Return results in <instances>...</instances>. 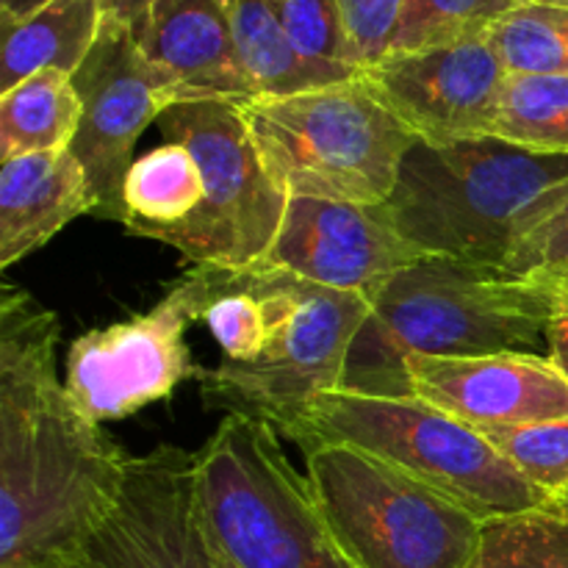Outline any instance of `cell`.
<instances>
[{"label":"cell","mask_w":568,"mask_h":568,"mask_svg":"<svg viewBox=\"0 0 568 568\" xmlns=\"http://www.w3.org/2000/svg\"><path fill=\"white\" fill-rule=\"evenodd\" d=\"M44 3H50V0H0V20H20L31 11L42 9Z\"/></svg>","instance_id":"obj_34"},{"label":"cell","mask_w":568,"mask_h":568,"mask_svg":"<svg viewBox=\"0 0 568 568\" xmlns=\"http://www.w3.org/2000/svg\"><path fill=\"white\" fill-rule=\"evenodd\" d=\"M358 78L416 142L444 148L494 136L508 70L480 37L392 53L361 70Z\"/></svg>","instance_id":"obj_13"},{"label":"cell","mask_w":568,"mask_h":568,"mask_svg":"<svg viewBox=\"0 0 568 568\" xmlns=\"http://www.w3.org/2000/svg\"><path fill=\"white\" fill-rule=\"evenodd\" d=\"M205 327L231 364H253L270 342V316L250 272L216 270V288L203 311Z\"/></svg>","instance_id":"obj_26"},{"label":"cell","mask_w":568,"mask_h":568,"mask_svg":"<svg viewBox=\"0 0 568 568\" xmlns=\"http://www.w3.org/2000/svg\"><path fill=\"white\" fill-rule=\"evenodd\" d=\"M521 477L564 503L568 494V419L475 427Z\"/></svg>","instance_id":"obj_27"},{"label":"cell","mask_w":568,"mask_h":568,"mask_svg":"<svg viewBox=\"0 0 568 568\" xmlns=\"http://www.w3.org/2000/svg\"><path fill=\"white\" fill-rule=\"evenodd\" d=\"M131 31L144 59L175 81L181 103L255 98L220 0H155Z\"/></svg>","instance_id":"obj_16"},{"label":"cell","mask_w":568,"mask_h":568,"mask_svg":"<svg viewBox=\"0 0 568 568\" xmlns=\"http://www.w3.org/2000/svg\"><path fill=\"white\" fill-rule=\"evenodd\" d=\"M564 300H568V297H564ZM558 303H560V300H558Z\"/></svg>","instance_id":"obj_37"},{"label":"cell","mask_w":568,"mask_h":568,"mask_svg":"<svg viewBox=\"0 0 568 568\" xmlns=\"http://www.w3.org/2000/svg\"><path fill=\"white\" fill-rule=\"evenodd\" d=\"M508 75H568V9L549 3L516 6L486 33Z\"/></svg>","instance_id":"obj_24"},{"label":"cell","mask_w":568,"mask_h":568,"mask_svg":"<svg viewBox=\"0 0 568 568\" xmlns=\"http://www.w3.org/2000/svg\"><path fill=\"white\" fill-rule=\"evenodd\" d=\"M503 272L568 297V200L521 239Z\"/></svg>","instance_id":"obj_29"},{"label":"cell","mask_w":568,"mask_h":568,"mask_svg":"<svg viewBox=\"0 0 568 568\" xmlns=\"http://www.w3.org/2000/svg\"><path fill=\"white\" fill-rule=\"evenodd\" d=\"M494 139L544 155H568V75H508Z\"/></svg>","instance_id":"obj_22"},{"label":"cell","mask_w":568,"mask_h":568,"mask_svg":"<svg viewBox=\"0 0 568 568\" xmlns=\"http://www.w3.org/2000/svg\"><path fill=\"white\" fill-rule=\"evenodd\" d=\"M410 397L471 427L568 419V377L549 355H410Z\"/></svg>","instance_id":"obj_15"},{"label":"cell","mask_w":568,"mask_h":568,"mask_svg":"<svg viewBox=\"0 0 568 568\" xmlns=\"http://www.w3.org/2000/svg\"><path fill=\"white\" fill-rule=\"evenodd\" d=\"M83 105L72 75L44 70L0 94V159L64 153L81 128Z\"/></svg>","instance_id":"obj_21"},{"label":"cell","mask_w":568,"mask_h":568,"mask_svg":"<svg viewBox=\"0 0 568 568\" xmlns=\"http://www.w3.org/2000/svg\"><path fill=\"white\" fill-rule=\"evenodd\" d=\"M427 258L394 225L386 203L288 197L283 225L261 264L336 292L372 294Z\"/></svg>","instance_id":"obj_14"},{"label":"cell","mask_w":568,"mask_h":568,"mask_svg":"<svg viewBox=\"0 0 568 568\" xmlns=\"http://www.w3.org/2000/svg\"><path fill=\"white\" fill-rule=\"evenodd\" d=\"M197 455L205 521L239 568H358L266 422L227 414Z\"/></svg>","instance_id":"obj_6"},{"label":"cell","mask_w":568,"mask_h":568,"mask_svg":"<svg viewBox=\"0 0 568 568\" xmlns=\"http://www.w3.org/2000/svg\"><path fill=\"white\" fill-rule=\"evenodd\" d=\"M3 568H92V564L87 560V555L72 552V555H53V558H42V560H28V564H17V566H3Z\"/></svg>","instance_id":"obj_33"},{"label":"cell","mask_w":568,"mask_h":568,"mask_svg":"<svg viewBox=\"0 0 568 568\" xmlns=\"http://www.w3.org/2000/svg\"><path fill=\"white\" fill-rule=\"evenodd\" d=\"M311 497L358 568H466L483 521L388 460L333 442H300Z\"/></svg>","instance_id":"obj_7"},{"label":"cell","mask_w":568,"mask_h":568,"mask_svg":"<svg viewBox=\"0 0 568 568\" xmlns=\"http://www.w3.org/2000/svg\"><path fill=\"white\" fill-rule=\"evenodd\" d=\"M205 200L203 172L183 144L164 142L131 164L122 189L125 231L159 239L197 214Z\"/></svg>","instance_id":"obj_20"},{"label":"cell","mask_w":568,"mask_h":568,"mask_svg":"<svg viewBox=\"0 0 568 568\" xmlns=\"http://www.w3.org/2000/svg\"><path fill=\"white\" fill-rule=\"evenodd\" d=\"M161 133L194 155L205 200L183 225L155 242L175 247L192 266L244 272L266 261L283 225L288 194L270 175L236 100H192L161 114Z\"/></svg>","instance_id":"obj_9"},{"label":"cell","mask_w":568,"mask_h":568,"mask_svg":"<svg viewBox=\"0 0 568 568\" xmlns=\"http://www.w3.org/2000/svg\"><path fill=\"white\" fill-rule=\"evenodd\" d=\"M92 209L89 181L70 150L6 159L0 166V270L37 253Z\"/></svg>","instance_id":"obj_17"},{"label":"cell","mask_w":568,"mask_h":568,"mask_svg":"<svg viewBox=\"0 0 568 568\" xmlns=\"http://www.w3.org/2000/svg\"><path fill=\"white\" fill-rule=\"evenodd\" d=\"M250 272L270 316V342L253 364L200 369L205 408L286 433L305 405L342 388L349 347L372 311L369 294L336 292L258 264Z\"/></svg>","instance_id":"obj_8"},{"label":"cell","mask_w":568,"mask_h":568,"mask_svg":"<svg viewBox=\"0 0 568 568\" xmlns=\"http://www.w3.org/2000/svg\"><path fill=\"white\" fill-rule=\"evenodd\" d=\"M349 50L358 70L377 64L392 50L405 0H338Z\"/></svg>","instance_id":"obj_30"},{"label":"cell","mask_w":568,"mask_h":568,"mask_svg":"<svg viewBox=\"0 0 568 568\" xmlns=\"http://www.w3.org/2000/svg\"><path fill=\"white\" fill-rule=\"evenodd\" d=\"M349 347L344 392L410 397V355H549L558 297L491 266L427 255L369 294Z\"/></svg>","instance_id":"obj_2"},{"label":"cell","mask_w":568,"mask_h":568,"mask_svg":"<svg viewBox=\"0 0 568 568\" xmlns=\"http://www.w3.org/2000/svg\"><path fill=\"white\" fill-rule=\"evenodd\" d=\"M244 125L288 197L388 203L416 136L361 83L242 103Z\"/></svg>","instance_id":"obj_5"},{"label":"cell","mask_w":568,"mask_h":568,"mask_svg":"<svg viewBox=\"0 0 568 568\" xmlns=\"http://www.w3.org/2000/svg\"><path fill=\"white\" fill-rule=\"evenodd\" d=\"M83 555L92 568H239L205 521L197 455L172 444L131 458L120 499Z\"/></svg>","instance_id":"obj_12"},{"label":"cell","mask_w":568,"mask_h":568,"mask_svg":"<svg viewBox=\"0 0 568 568\" xmlns=\"http://www.w3.org/2000/svg\"><path fill=\"white\" fill-rule=\"evenodd\" d=\"M519 3L525 0H405L388 55L480 39Z\"/></svg>","instance_id":"obj_25"},{"label":"cell","mask_w":568,"mask_h":568,"mask_svg":"<svg viewBox=\"0 0 568 568\" xmlns=\"http://www.w3.org/2000/svg\"><path fill=\"white\" fill-rule=\"evenodd\" d=\"M288 39L305 59L325 67L358 70L349 50L338 0H270ZM361 72V70H358Z\"/></svg>","instance_id":"obj_28"},{"label":"cell","mask_w":568,"mask_h":568,"mask_svg":"<svg viewBox=\"0 0 568 568\" xmlns=\"http://www.w3.org/2000/svg\"><path fill=\"white\" fill-rule=\"evenodd\" d=\"M220 266L197 264L183 272L144 314L89 331L67 353V392L78 408L100 422H116L144 405L166 399L200 369L186 344L189 325L203 320Z\"/></svg>","instance_id":"obj_10"},{"label":"cell","mask_w":568,"mask_h":568,"mask_svg":"<svg viewBox=\"0 0 568 568\" xmlns=\"http://www.w3.org/2000/svg\"><path fill=\"white\" fill-rule=\"evenodd\" d=\"M59 336L53 311L0 286V568L81 552L131 464L55 375Z\"/></svg>","instance_id":"obj_1"},{"label":"cell","mask_w":568,"mask_h":568,"mask_svg":"<svg viewBox=\"0 0 568 568\" xmlns=\"http://www.w3.org/2000/svg\"><path fill=\"white\" fill-rule=\"evenodd\" d=\"M220 3L231 22L239 64L255 98H286L361 75L358 70L325 67L305 59L288 39L270 0H220Z\"/></svg>","instance_id":"obj_19"},{"label":"cell","mask_w":568,"mask_h":568,"mask_svg":"<svg viewBox=\"0 0 568 568\" xmlns=\"http://www.w3.org/2000/svg\"><path fill=\"white\" fill-rule=\"evenodd\" d=\"M83 114L70 153L83 166L92 192V216L125 222L122 189L133 148L150 122L181 103L175 81L150 64L133 39L131 26L103 14L98 42L72 75Z\"/></svg>","instance_id":"obj_11"},{"label":"cell","mask_w":568,"mask_h":568,"mask_svg":"<svg viewBox=\"0 0 568 568\" xmlns=\"http://www.w3.org/2000/svg\"><path fill=\"white\" fill-rule=\"evenodd\" d=\"M103 26L100 0H50L20 20H0V94L44 70L75 75Z\"/></svg>","instance_id":"obj_18"},{"label":"cell","mask_w":568,"mask_h":568,"mask_svg":"<svg viewBox=\"0 0 568 568\" xmlns=\"http://www.w3.org/2000/svg\"><path fill=\"white\" fill-rule=\"evenodd\" d=\"M153 3L155 0H100V9H103L105 17H114L125 26H133Z\"/></svg>","instance_id":"obj_32"},{"label":"cell","mask_w":568,"mask_h":568,"mask_svg":"<svg viewBox=\"0 0 568 568\" xmlns=\"http://www.w3.org/2000/svg\"><path fill=\"white\" fill-rule=\"evenodd\" d=\"M568 200V155L503 139L444 148L416 142L386 209L425 255L505 270L521 239Z\"/></svg>","instance_id":"obj_3"},{"label":"cell","mask_w":568,"mask_h":568,"mask_svg":"<svg viewBox=\"0 0 568 568\" xmlns=\"http://www.w3.org/2000/svg\"><path fill=\"white\" fill-rule=\"evenodd\" d=\"M532 3H549V6H566V9H568V0H532Z\"/></svg>","instance_id":"obj_35"},{"label":"cell","mask_w":568,"mask_h":568,"mask_svg":"<svg viewBox=\"0 0 568 568\" xmlns=\"http://www.w3.org/2000/svg\"><path fill=\"white\" fill-rule=\"evenodd\" d=\"M564 505H568V494H566V499H564Z\"/></svg>","instance_id":"obj_36"},{"label":"cell","mask_w":568,"mask_h":568,"mask_svg":"<svg viewBox=\"0 0 568 568\" xmlns=\"http://www.w3.org/2000/svg\"><path fill=\"white\" fill-rule=\"evenodd\" d=\"M466 568H568V505L486 519Z\"/></svg>","instance_id":"obj_23"},{"label":"cell","mask_w":568,"mask_h":568,"mask_svg":"<svg viewBox=\"0 0 568 568\" xmlns=\"http://www.w3.org/2000/svg\"><path fill=\"white\" fill-rule=\"evenodd\" d=\"M549 358L558 364V369L568 377V300H560L552 322L547 327Z\"/></svg>","instance_id":"obj_31"},{"label":"cell","mask_w":568,"mask_h":568,"mask_svg":"<svg viewBox=\"0 0 568 568\" xmlns=\"http://www.w3.org/2000/svg\"><path fill=\"white\" fill-rule=\"evenodd\" d=\"M283 436L294 444L311 438L377 455L480 521L558 503L521 477L475 427L419 397L336 388L311 399Z\"/></svg>","instance_id":"obj_4"}]
</instances>
